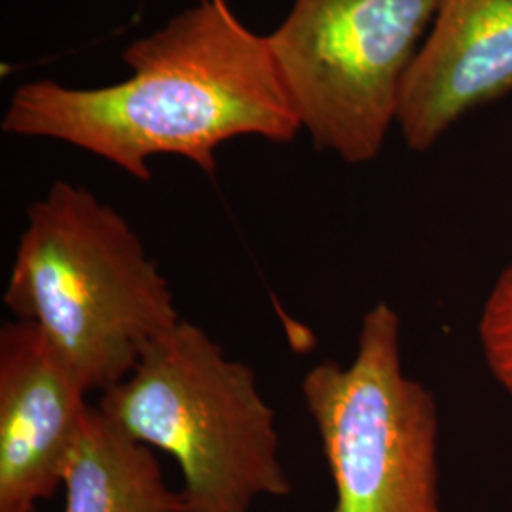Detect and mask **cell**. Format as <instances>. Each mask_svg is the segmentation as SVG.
Here are the masks:
<instances>
[{"instance_id": "cell-1", "label": "cell", "mask_w": 512, "mask_h": 512, "mask_svg": "<svg viewBox=\"0 0 512 512\" xmlns=\"http://www.w3.org/2000/svg\"><path fill=\"white\" fill-rule=\"evenodd\" d=\"M128 80L92 90L52 80L23 84L2 129L69 143L148 183L154 156H181L207 175L217 148L238 137L291 143L302 131L268 38L226 0H205L135 40L122 54Z\"/></svg>"}, {"instance_id": "cell-2", "label": "cell", "mask_w": 512, "mask_h": 512, "mask_svg": "<svg viewBox=\"0 0 512 512\" xmlns=\"http://www.w3.org/2000/svg\"><path fill=\"white\" fill-rule=\"evenodd\" d=\"M4 304L88 393L126 380L181 321L167 279L128 220L67 181L27 209Z\"/></svg>"}, {"instance_id": "cell-3", "label": "cell", "mask_w": 512, "mask_h": 512, "mask_svg": "<svg viewBox=\"0 0 512 512\" xmlns=\"http://www.w3.org/2000/svg\"><path fill=\"white\" fill-rule=\"evenodd\" d=\"M97 406L133 439L177 461L184 512H251L262 497L293 492L274 408L255 370L226 357L190 321L156 340Z\"/></svg>"}, {"instance_id": "cell-4", "label": "cell", "mask_w": 512, "mask_h": 512, "mask_svg": "<svg viewBox=\"0 0 512 512\" xmlns=\"http://www.w3.org/2000/svg\"><path fill=\"white\" fill-rule=\"evenodd\" d=\"M302 395L332 476V512H442L439 410L404 372L389 304L366 311L353 361L313 366Z\"/></svg>"}, {"instance_id": "cell-5", "label": "cell", "mask_w": 512, "mask_h": 512, "mask_svg": "<svg viewBox=\"0 0 512 512\" xmlns=\"http://www.w3.org/2000/svg\"><path fill=\"white\" fill-rule=\"evenodd\" d=\"M437 8L439 0H294L266 38L317 150L353 165L382 152Z\"/></svg>"}, {"instance_id": "cell-6", "label": "cell", "mask_w": 512, "mask_h": 512, "mask_svg": "<svg viewBox=\"0 0 512 512\" xmlns=\"http://www.w3.org/2000/svg\"><path fill=\"white\" fill-rule=\"evenodd\" d=\"M88 391L33 325L0 330V512H38L63 484Z\"/></svg>"}, {"instance_id": "cell-7", "label": "cell", "mask_w": 512, "mask_h": 512, "mask_svg": "<svg viewBox=\"0 0 512 512\" xmlns=\"http://www.w3.org/2000/svg\"><path fill=\"white\" fill-rule=\"evenodd\" d=\"M512 93V0H439L406 74L397 126L425 152L469 112Z\"/></svg>"}, {"instance_id": "cell-8", "label": "cell", "mask_w": 512, "mask_h": 512, "mask_svg": "<svg viewBox=\"0 0 512 512\" xmlns=\"http://www.w3.org/2000/svg\"><path fill=\"white\" fill-rule=\"evenodd\" d=\"M63 512H184L154 450L88 408L63 473Z\"/></svg>"}, {"instance_id": "cell-9", "label": "cell", "mask_w": 512, "mask_h": 512, "mask_svg": "<svg viewBox=\"0 0 512 512\" xmlns=\"http://www.w3.org/2000/svg\"><path fill=\"white\" fill-rule=\"evenodd\" d=\"M484 359L512 397V264L495 281L478 323Z\"/></svg>"}, {"instance_id": "cell-10", "label": "cell", "mask_w": 512, "mask_h": 512, "mask_svg": "<svg viewBox=\"0 0 512 512\" xmlns=\"http://www.w3.org/2000/svg\"><path fill=\"white\" fill-rule=\"evenodd\" d=\"M198 2H205V0H198Z\"/></svg>"}]
</instances>
